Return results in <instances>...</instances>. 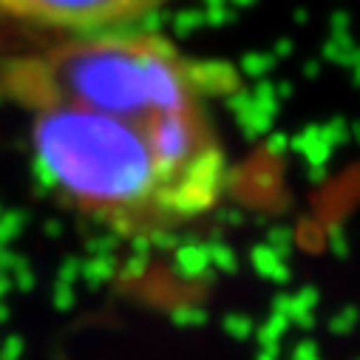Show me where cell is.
Returning <instances> with one entry per match:
<instances>
[{"mask_svg":"<svg viewBox=\"0 0 360 360\" xmlns=\"http://www.w3.org/2000/svg\"><path fill=\"white\" fill-rule=\"evenodd\" d=\"M233 88L230 65L145 26L0 54V100L29 120L37 179L131 241L182 233L224 199L216 103Z\"/></svg>","mask_w":360,"mask_h":360,"instance_id":"obj_1","label":"cell"},{"mask_svg":"<svg viewBox=\"0 0 360 360\" xmlns=\"http://www.w3.org/2000/svg\"><path fill=\"white\" fill-rule=\"evenodd\" d=\"M179 0H0V32L77 37L142 26Z\"/></svg>","mask_w":360,"mask_h":360,"instance_id":"obj_2","label":"cell"}]
</instances>
